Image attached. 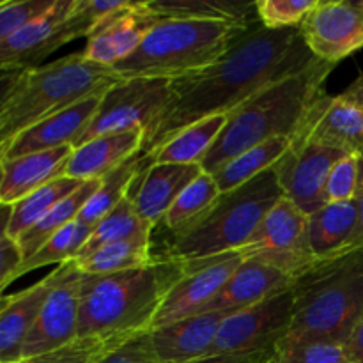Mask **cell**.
<instances>
[{
  "label": "cell",
  "instance_id": "33",
  "mask_svg": "<svg viewBox=\"0 0 363 363\" xmlns=\"http://www.w3.org/2000/svg\"><path fill=\"white\" fill-rule=\"evenodd\" d=\"M220 195H222V191H220L215 177L211 174L202 172L197 179L191 181L181 191V195L170 206L160 225L165 227L170 236L183 233L184 229L194 225L197 220H201L215 206Z\"/></svg>",
  "mask_w": 363,
  "mask_h": 363
},
{
  "label": "cell",
  "instance_id": "16",
  "mask_svg": "<svg viewBox=\"0 0 363 363\" xmlns=\"http://www.w3.org/2000/svg\"><path fill=\"white\" fill-rule=\"evenodd\" d=\"M293 144H318L346 155H363V108L344 94L323 91L308 108Z\"/></svg>",
  "mask_w": 363,
  "mask_h": 363
},
{
  "label": "cell",
  "instance_id": "10",
  "mask_svg": "<svg viewBox=\"0 0 363 363\" xmlns=\"http://www.w3.org/2000/svg\"><path fill=\"white\" fill-rule=\"evenodd\" d=\"M294 311L293 289L268 298L254 307L233 312L223 319L216 340L204 358L257 357L289 332Z\"/></svg>",
  "mask_w": 363,
  "mask_h": 363
},
{
  "label": "cell",
  "instance_id": "14",
  "mask_svg": "<svg viewBox=\"0 0 363 363\" xmlns=\"http://www.w3.org/2000/svg\"><path fill=\"white\" fill-rule=\"evenodd\" d=\"M300 32L315 59L335 66L363 48V7L347 0H319Z\"/></svg>",
  "mask_w": 363,
  "mask_h": 363
},
{
  "label": "cell",
  "instance_id": "40",
  "mask_svg": "<svg viewBox=\"0 0 363 363\" xmlns=\"http://www.w3.org/2000/svg\"><path fill=\"white\" fill-rule=\"evenodd\" d=\"M362 177V155H346L333 165L326 183V201L353 202Z\"/></svg>",
  "mask_w": 363,
  "mask_h": 363
},
{
  "label": "cell",
  "instance_id": "42",
  "mask_svg": "<svg viewBox=\"0 0 363 363\" xmlns=\"http://www.w3.org/2000/svg\"><path fill=\"white\" fill-rule=\"evenodd\" d=\"M25 257L20 243L13 238L2 234L0 236V287L6 289L11 282L16 280V273L23 264Z\"/></svg>",
  "mask_w": 363,
  "mask_h": 363
},
{
  "label": "cell",
  "instance_id": "29",
  "mask_svg": "<svg viewBox=\"0 0 363 363\" xmlns=\"http://www.w3.org/2000/svg\"><path fill=\"white\" fill-rule=\"evenodd\" d=\"M291 145H293L291 137H277L238 155L236 158L227 162L218 172L213 174L220 191L227 194V191L236 190L261 174L272 170L279 163V160L289 151Z\"/></svg>",
  "mask_w": 363,
  "mask_h": 363
},
{
  "label": "cell",
  "instance_id": "30",
  "mask_svg": "<svg viewBox=\"0 0 363 363\" xmlns=\"http://www.w3.org/2000/svg\"><path fill=\"white\" fill-rule=\"evenodd\" d=\"M155 261L151 255V233L138 234L131 240L106 245L89 257L74 261L85 275L105 277L128 269L142 268Z\"/></svg>",
  "mask_w": 363,
  "mask_h": 363
},
{
  "label": "cell",
  "instance_id": "34",
  "mask_svg": "<svg viewBox=\"0 0 363 363\" xmlns=\"http://www.w3.org/2000/svg\"><path fill=\"white\" fill-rule=\"evenodd\" d=\"M152 229H155V227H152L151 223L145 222V220L138 215L133 201H131V197L128 195L126 199L121 201V204L117 206V208H113L105 218H101L96 223L91 236L85 241V245L82 247L80 254L77 255L74 261H82V259L89 257V255L94 254L99 248L106 247V245L131 240V238L138 236V234L152 233Z\"/></svg>",
  "mask_w": 363,
  "mask_h": 363
},
{
  "label": "cell",
  "instance_id": "44",
  "mask_svg": "<svg viewBox=\"0 0 363 363\" xmlns=\"http://www.w3.org/2000/svg\"><path fill=\"white\" fill-rule=\"evenodd\" d=\"M347 351H350L351 362L363 363V314L357 328H354L353 335H351L350 342H347Z\"/></svg>",
  "mask_w": 363,
  "mask_h": 363
},
{
  "label": "cell",
  "instance_id": "31",
  "mask_svg": "<svg viewBox=\"0 0 363 363\" xmlns=\"http://www.w3.org/2000/svg\"><path fill=\"white\" fill-rule=\"evenodd\" d=\"M145 167H147V162L140 152V155L133 156L126 163H123L119 169L110 172L108 176L103 177L99 188L78 215V220L85 225L96 227L99 220L105 218L113 208L121 204L123 199L130 195L131 186L135 184L137 177L144 172Z\"/></svg>",
  "mask_w": 363,
  "mask_h": 363
},
{
  "label": "cell",
  "instance_id": "3",
  "mask_svg": "<svg viewBox=\"0 0 363 363\" xmlns=\"http://www.w3.org/2000/svg\"><path fill=\"white\" fill-rule=\"evenodd\" d=\"M333 67V64L315 59L303 71L262 89L234 108L202 162V170L213 176L247 149L277 137L293 138L314 99L325 91L323 84Z\"/></svg>",
  "mask_w": 363,
  "mask_h": 363
},
{
  "label": "cell",
  "instance_id": "39",
  "mask_svg": "<svg viewBox=\"0 0 363 363\" xmlns=\"http://www.w3.org/2000/svg\"><path fill=\"white\" fill-rule=\"evenodd\" d=\"M57 0H21L0 2V41L16 34L21 28L41 20L55 6Z\"/></svg>",
  "mask_w": 363,
  "mask_h": 363
},
{
  "label": "cell",
  "instance_id": "28",
  "mask_svg": "<svg viewBox=\"0 0 363 363\" xmlns=\"http://www.w3.org/2000/svg\"><path fill=\"white\" fill-rule=\"evenodd\" d=\"M227 117H229V113H220V116L208 117V119H202L191 126L184 128L183 131L174 135L167 144H163L158 151L145 158V162H147V165H151V163L202 165L218 135L222 133Z\"/></svg>",
  "mask_w": 363,
  "mask_h": 363
},
{
  "label": "cell",
  "instance_id": "8",
  "mask_svg": "<svg viewBox=\"0 0 363 363\" xmlns=\"http://www.w3.org/2000/svg\"><path fill=\"white\" fill-rule=\"evenodd\" d=\"M126 6V0H57L46 16L0 41V69L35 67L60 46L89 38L103 18Z\"/></svg>",
  "mask_w": 363,
  "mask_h": 363
},
{
  "label": "cell",
  "instance_id": "35",
  "mask_svg": "<svg viewBox=\"0 0 363 363\" xmlns=\"http://www.w3.org/2000/svg\"><path fill=\"white\" fill-rule=\"evenodd\" d=\"M262 363H353L344 344L323 339L282 337Z\"/></svg>",
  "mask_w": 363,
  "mask_h": 363
},
{
  "label": "cell",
  "instance_id": "1",
  "mask_svg": "<svg viewBox=\"0 0 363 363\" xmlns=\"http://www.w3.org/2000/svg\"><path fill=\"white\" fill-rule=\"evenodd\" d=\"M314 60L300 27L252 28L215 64L170 82L169 105L145 133L142 156L149 158L199 121L230 113L262 89L300 73Z\"/></svg>",
  "mask_w": 363,
  "mask_h": 363
},
{
  "label": "cell",
  "instance_id": "25",
  "mask_svg": "<svg viewBox=\"0 0 363 363\" xmlns=\"http://www.w3.org/2000/svg\"><path fill=\"white\" fill-rule=\"evenodd\" d=\"M358 225L357 202H330L308 216V243L315 259H326L350 248Z\"/></svg>",
  "mask_w": 363,
  "mask_h": 363
},
{
  "label": "cell",
  "instance_id": "27",
  "mask_svg": "<svg viewBox=\"0 0 363 363\" xmlns=\"http://www.w3.org/2000/svg\"><path fill=\"white\" fill-rule=\"evenodd\" d=\"M84 184V181L71 179V177L60 176L57 179L50 181L39 190L32 191L25 199L18 201L13 206H2L6 209L4 213V223H2V234L13 238V240H20L28 229L35 225L46 213L52 211L60 201L77 191L78 188Z\"/></svg>",
  "mask_w": 363,
  "mask_h": 363
},
{
  "label": "cell",
  "instance_id": "19",
  "mask_svg": "<svg viewBox=\"0 0 363 363\" xmlns=\"http://www.w3.org/2000/svg\"><path fill=\"white\" fill-rule=\"evenodd\" d=\"M296 279L261 261L247 259L234 272L229 282L216 294L215 300L204 307L206 312H233L254 307L268 298L293 289Z\"/></svg>",
  "mask_w": 363,
  "mask_h": 363
},
{
  "label": "cell",
  "instance_id": "45",
  "mask_svg": "<svg viewBox=\"0 0 363 363\" xmlns=\"http://www.w3.org/2000/svg\"><path fill=\"white\" fill-rule=\"evenodd\" d=\"M346 98H350L351 101H354L357 105H360L363 108V74L357 78V80L353 82V84L350 85V87L346 89V91L342 92Z\"/></svg>",
  "mask_w": 363,
  "mask_h": 363
},
{
  "label": "cell",
  "instance_id": "24",
  "mask_svg": "<svg viewBox=\"0 0 363 363\" xmlns=\"http://www.w3.org/2000/svg\"><path fill=\"white\" fill-rule=\"evenodd\" d=\"M73 147L50 149L43 152L0 160V202L13 206L18 201L39 190L50 181L64 176V167Z\"/></svg>",
  "mask_w": 363,
  "mask_h": 363
},
{
  "label": "cell",
  "instance_id": "41",
  "mask_svg": "<svg viewBox=\"0 0 363 363\" xmlns=\"http://www.w3.org/2000/svg\"><path fill=\"white\" fill-rule=\"evenodd\" d=\"M99 363H163L152 347L149 332L133 337L121 350L106 357Z\"/></svg>",
  "mask_w": 363,
  "mask_h": 363
},
{
  "label": "cell",
  "instance_id": "12",
  "mask_svg": "<svg viewBox=\"0 0 363 363\" xmlns=\"http://www.w3.org/2000/svg\"><path fill=\"white\" fill-rule=\"evenodd\" d=\"M85 279L87 275L74 261L59 266V279L50 291L38 321L23 344V360L52 353L77 339Z\"/></svg>",
  "mask_w": 363,
  "mask_h": 363
},
{
  "label": "cell",
  "instance_id": "37",
  "mask_svg": "<svg viewBox=\"0 0 363 363\" xmlns=\"http://www.w3.org/2000/svg\"><path fill=\"white\" fill-rule=\"evenodd\" d=\"M137 335L77 337L66 346L20 363H99Z\"/></svg>",
  "mask_w": 363,
  "mask_h": 363
},
{
  "label": "cell",
  "instance_id": "20",
  "mask_svg": "<svg viewBox=\"0 0 363 363\" xmlns=\"http://www.w3.org/2000/svg\"><path fill=\"white\" fill-rule=\"evenodd\" d=\"M59 279V266L34 286L2 296L0 301V363H20L23 344L34 328L50 291Z\"/></svg>",
  "mask_w": 363,
  "mask_h": 363
},
{
  "label": "cell",
  "instance_id": "6",
  "mask_svg": "<svg viewBox=\"0 0 363 363\" xmlns=\"http://www.w3.org/2000/svg\"><path fill=\"white\" fill-rule=\"evenodd\" d=\"M255 27L204 20H162L113 69L128 78H174L206 69Z\"/></svg>",
  "mask_w": 363,
  "mask_h": 363
},
{
  "label": "cell",
  "instance_id": "2",
  "mask_svg": "<svg viewBox=\"0 0 363 363\" xmlns=\"http://www.w3.org/2000/svg\"><path fill=\"white\" fill-rule=\"evenodd\" d=\"M124 78L113 67L73 53L23 71H2L0 147L32 124L84 99L101 96Z\"/></svg>",
  "mask_w": 363,
  "mask_h": 363
},
{
  "label": "cell",
  "instance_id": "13",
  "mask_svg": "<svg viewBox=\"0 0 363 363\" xmlns=\"http://www.w3.org/2000/svg\"><path fill=\"white\" fill-rule=\"evenodd\" d=\"M241 262H243V257L238 252L184 262L186 272L183 279L167 294L162 308L152 321L151 330L201 314L204 307H208L215 300L216 294L223 289V286L229 282Z\"/></svg>",
  "mask_w": 363,
  "mask_h": 363
},
{
  "label": "cell",
  "instance_id": "11",
  "mask_svg": "<svg viewBox=\"0 0 363 363\" xmlns=\"http://www.w3.org/2000/svg\"><path fill=\"white\" fill-rule=\"evenodd\" d=\"M238 254L298 279L318 261L308 243V215L284 197Z\"/></svg>",
  "mask_w": 363,
  "mask_h": 363
},
{
  "label": "cell",
  "instance_id": "22",
  "mask_svg": "<svg viewBox=\"0 0 363 363\" xmlns=\"http://www.w3.org/2000/svg\"><path fill=\"white\" fill-rule=\"evenodd\" d=\"M229 312H206L149 332L152 347L163 363H194L211 350Z\"/></svg>",
  "mask_w": 363,
  "mask_h": 363
},
{
  "label": "cell",
  "instance_id": "32",
  "mask_svg": "<svg viewBox=\"0 0 363 363\" xmlns=\"http://www.w3.org/2000/svg\"><path fill=\"white\" fill-rule=\"evenodd\" d=\"M99 183H101V179L84 181V184H82L77 191L67 195V197L64 199V201H60L52 211L46 213L32 229H28L27 233L18 240L21 252H23V257H32V255H34L35 252L53 236V234H57L60 229H64L66 225L73 223L74 220H78V215H80L84 206L89 202V199H91L92 195H94V191L98 190Z\"/></svg>",
  "mask_w": 363,
  "mask_h": 363
},
{
  "label": "cell",
  "instance_id": "43",
  "mask_svg": "<svg viewBox=\"0 0 363 363\" xmlns=\"http://www.w3.org/2000/svg\"><path fill=\"white\" fill-rule=\"evenodd\" d=\"M357 208H358V225L354 230V236L351 240L350 248H363V155H362V177H360V186H358L357 199Z\"/></svg>",
  "mask_w": 363,
  "mask_h": 363
},
{
  "label": "cell",
  "instance_id": "9",
  "mask_svg": "<svg viewBox=\"0 0 363 363\" xmlns=\"http://www.w3.org/2000/svg\"><path fill=\"white\" fill-rule=\"evenodd\" d=\"M169 78H128L101 96L98 112L73 147L96 137L144 130L156 123L170 99Z\"/></svg>",
  "mask_w": 363,
  "mask_h": 363
},
{
  "label": "cell",
  "instance_id": "26",
  "mask_svg": "<svg viewBox=\"0 0 363 363\" xmlns=\"http://www.w3.org/2000/svg\"><path fill=\"white\" fill-rule=\"evenodd\" d=\"M147 6L160 20L227 21L241 27L259 21L255 2L243 0H151Z\"/></svg>",
  "mask_w": 363,
  "mask_h": 363
},
{
  "label": "cell",
  "instance_id": "5",
  "mask_svg": "<svg viewBox=\"0 0 363 363\" xmlns=\"http://www.w3.org/2000/svg\"><path fill=\"white\" fill-rule=\"evenodd\" d=\"M294 311L287 335L347 346L363 314V248L319 259L293 286Z\"/></svg>",
  "mask_w": 363,
  "mask_h": 363
},
{
  "label": "cell",
  "instance_id": "21",
  "mask_svg": "<svg viewBox=\"0 0 363 363\" xmlns=\"http://www.w3.org/2000/svg\"><path fill=\"white\" fill-rule=\"evenodd\" d=\"M202 172L204 170L201 165H179V163L147 165L130 190V197L137 208V213L152 227H158L181 191Z\"/></svg>",
  "mask_w": 363,
  "mask_h": 363
},
{
  "label": "cell",
  "instance_id": "36",
  "mask_svg": "<svg viewBox=\"0 0 363 363\" xmlns=\"http://www.w3.org/2000/svg\"><path fill=\"white\" fill-rule=\"evenodd\" d=\"M94 227H89L82 223L80 220H74L73 223L60 229L59 233L53 234L32 257L25 259L23 264L20 266L16 273V279L23 277L25 273L34 272V269L45 268V266L57 264L62 266L66 262L74 261L77 255L80 254L82 247L91 236Z\"/></svg>",
  "mask_w": 363,
  "mask_h": 363
},
{
  "label": "cell",
  "instance_id": "4",
  "mask_svg": "<svg viewBox=\"0 0 363 363\" xmlns=\"http://www.w3.org/2000/svg\"><path fill=\"white\" fill-rule=\"evenodd\" d=\"M184 262L156 257L151 264L105 277L87 275L78 337L140 335L151 330L167 294L183 279Z\"/></svg>",
  "mask_w": 363,
  "mask_h": 363
},
{
  "label": "cell",
  "instance_id": "18",
  "mask_svg": "<svg viewBox=\"0 0 363 363\" xmlns=\"http://www.w3.org/2000/svg\"><path fill=\"white\" fill-rule=\"evenodd\" d=\"M101 96L84 99L62 112L53 113L32 124L30 128L21 131L13 140L0 147V160L18 158V156L66 147V145L73 147L98 112Z\"/></svg>",
  "mask_w": 363,
  "mask_h": 363
},
{
  "label": "cell",
  "instance_id": "15",
  "mask_svg": "<svg viewBox=\"0 0 363 363\" xmlns=\"http://www.w3.org/2000/svg\"><path fill=\"white\" fill-rule=\"evenodd\" d=\"M346 152L318 144H293L279 160L277 174L284 197L300 208L305 215H314L328 204L326 183L333 165Z\"/></svg>",
  "mask_w": 363,
  "mask_h": 363
},
{
  "label": "cell",
  "instance_id": "7",
  "mask_svg": "<svg viewBox=\"0 0 363 363\" xmlns=\"http://www.w3.org/2000/svg\"><path fill=\"white\" fill-rule=\"evenodd\" d=\"M284 199L275 170L218 197L201 220L170 236L160 257L190 262L238 252L247 247L269 211Z\"/></svg>",
  "mask_w": 363,
  "mask_h": 363
},
{
  "label": "cell",
  "instance_id": "38",
  "mask_svg": "<svg viewBox=\"0 0 363 363\" xmlns=\"http://www.w3.org/2000/svg\"><path fill=\"white\" fill-rule=\"evenodd\" d=\"M319 0H257L255 13L259 25L272 30L300 27Z\"/></svg>",
  "mask_w": 363,
  "mask_h": 363
},
{
  "label": "cell",
  "instance_id": "17",
  "mask_svg": "<svg viewBox=\"0 0 363 363\" xmlns=\"http://www.w3.org/2000/svg\"><path fill=\"white\" fill-rule=\"evenodd\" d=\"M160 20L147 2H128L126 7L103 18L84 48V57L101 66L113 67L131 55L147 32Z\"/></svg>",
  "mask_w": 363,
  "mask_h": 363
},
{
  "label": "cell",
  "instance_id": "23",
  "mask_svg": "<svg viewBox=\"0 0 363 363\" xmlns=\"http://www.w3.org/2000/svg\"><path fill=\"white\" fill-rule=\"evenodd\" d=\"M144 138V130H131L92 138L78 147H73V152L64 167V176L77 181L103 179L128 160L140 155Z\"/></svg>",
  "mask_w": 363,
  "mask_h": 363
}]
</instances>
